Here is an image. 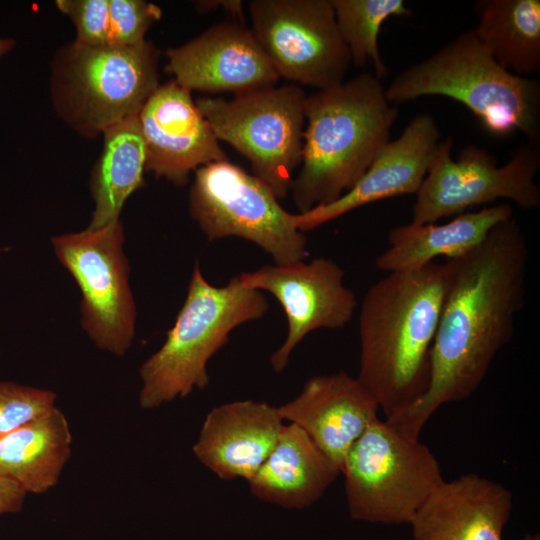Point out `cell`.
Here are the masks:
<instances>
[{
    "instance_id": "obj_1",
    "label": "cell",
    "mask_w": 540,
    "mask_h": 540,
    "mask_svg": "<svg viewBox=\"0 0 540 540\" xmlns=\"http://www.w3.org/2000/svg\"><path fill=\"white\" fill-rule=\"evenodd\" d=\"M528 246L518 221L495 226L476 247L448 259L447 284L431 350L426 392L385 419L400 434L419 439L444 404L467 399L514 335L526 295Z\"/></svg>"
},
{
    "instance_id": "obj_2",
    "label": "cell",
    "mask_w": 540,
    "mask_h": 540,
    "mask_svg": "<svg viewBox=\"0 0 540 540\" xmlns=\"http://www.w3.org/2000/svg\"><path fill=\"white\" fill-rule=\"evenodd\" d=\"M447 284L445 263L391 272L366 291L359 312L356 376L390 418L426 392Z\"/></svg>"
},
{
    "instance_id": "obj_3",
    "label": "cell",
    "mask_w": 540,
    "mask_h": 540,
    "mask_svg": "<svg viewBox=\"0 0 540 540\" xmlns=\"http://www.w3.org/2000/svg\"><path fill=\"white\" fill-rule=\"evenodd\" d=\"M301 168L291 187L299 213L329 204L366 172L391 140L398 109L381 79L362 73L306 96Z\"/></svg>"
},
{
    "instance_id": "obj_4",
    "label": "cell",
    "mask_w": 540,
    "mask_h": 540,
    "mask_svg": "<svg viewBox=\"0 0 540 540\" xmlns=\"http://www.w3.org/2000/svg\"><path fill=\"white\" fill-rule=\"evenodd\" d=\"M385 93L392 104L424 96L451 98L468 108L489 133L520 132L527 142L540 145V82L501 67L473 29L400 72Z\"/></svg>"
},
{
    "instance_id": "obj_5",
    "label": "cell",
    "mask_w": 540,
    "mask_h": 540,
    "mask_svg": "<svg viewBox=\"0 0 540 540\" xmlns=\"http://www.w3.org/2000/svg\"><path fill=\"white\" fill-rule=\"evenodd\" d=\"M268 307L263 292L245 287L238 275L218 287L208 282L196 262L163 345L141 365L140 406L152 409L206 388L211 357L236 327L262 318Z\"/></svg>"
},
{
    "instance_id": "obj_6",
    "label": "cell",
    "mask_w": 540,
    "mask_h": 540,
    "mask_svg": "<svg viewBox=\"0 0 540 540\" xmlns=\"http://www.w3.org/2000/svg\"><path fill=\"white\" fill-rule=\"evenodd\" d=\"M159 59V49L147 40L124 47L63 44L50 66L53 108L75 133L96 138L139 114L160 85Z\"/></svg>"
},
{
    "instance_id": "obj_7",
    "label": "cell",
    "mask_w": 540,
    "mask_h": 540,
    "mask_svg": "<svg viewBox=\"0 0 540 540\" xmlns=\"http://www.w3.org/2000/svg\"><path fill=\"white\" fill-rule=\"evenodd\" d=\"M341 473L350 517L382 524H410L444 481L438 460L425 444L380 418L350 447Z\"/></svg>"
},
{
    "instance_id": "obj_8",
    "label": "cell",
    "mask_w": 540,
    "mask_h": 540,
    "mask_svg": "<svg viewBox=\"0 0 540 540\" xmlns=\"http://www.w3.org/2000/svg\"><path fill=\"white\" fill-rule=\"evenodd\" d=\"M306 96L301 86L289 84L195 103L216 138L247 158L253 175L279 200L290 193L301 164Z\"/></svg>"
},
{
    "instance_id": "obj_9",
    "label": "cell",
    "mask_w": 540,
    "mask_h": 540,
    "mask_svg": "<svg viewBox=\"0 0 540 540\" xmlns=\"http://www.w3.org/2000/svg\"><path fill=\"white\" fill-rule=\"evenodd\" d=\"M188 209L209 241L237 237L269 254L275 264L305 261L307 238L271 189L253 174L218 161L195 171Z\"/></svg>"
},
{
    "instance_id": "obj_10",
    "label": "cell",
    "mask_w": 540,
    "mask_h": 540,
    "mask_svg": "<svg viewBox=\"0 0 540 540\" xmlns=\"http://www.w3.org/2000/svg\"><path fill=\"white\" fill-rule=\"evenodd\" d=\"M452 147L450 136L440 141L416 193L412 223H435L498 199L511 200L524 210L540 207V188L535 180L540 168V145H520L504 165H498L493 154L476 145L463 147L453 160Z\"/></svg>"
},
{
    "instance_id": "obj_11",
    "label": "cell",
    "mask_w": 540,
    "mask_h": 540,
    "mask_svg": "<svg viewBox=\"0 0 540 540\" xmlns=\"http://www.w3.org/2000/svg\"><path fill=\"white\" fill-rule=\"evenodd\" d=\"M124 241L120 220L51 239L57 259L81 290L83 329L98 348L118 356L130 348L136 323Z\"/></svg>"
},
{
    "instance_id": "obj_12",
    "label": "cell",
    "mask_w": 540,
    "mask_h": 540,
    "mask_svg": "<svg viewBox=\"0 0 540 540\" xmlns=\"http://www.w3.org/2000/svg\"><path fill=\"white\" fill-rule=\"evenodd\" d=\"M251 31L279 75L318 90L344 82L351 56L331 0H254Z\"/></svg>"
},
{
    "instance_id": "obj_13",
    "label": "cell",
    "mask_w": 540,
    "mask_h": 540,
    "mask_svg": "<svg viewBox=\"0 0 540 540\" xmlns=\"http://www.w3.org/2000/svg\"><path fill=\"white\" fill-rule=\"evenodd\" d=\"M238 277L245 287L273 295L285 312L287 335L270 357L276 373L287 367L291 353L306 335L346 326L357 307L354 292L344 283V270L329 258L265 265Z\"/></svg>"
},
{
    "instance_id": "obj_14",
    "label": "cell",
    "mask_w": 540,
    "mask_h": 540,
    "mask_svg": "<svg viewBox=\"0 0 540 540\" xmlns=\"http://www.w3.org/2000/svg\"><path fill=\"white\" fill-rule=\"evenodd\" d=\"M138 119L145 145V171L184 186L191 172L228 160L191 91L174 79L154 91Z\"/></svg>"
},
{
    "instance_id": "obj_15",
    "label": "cell",
    "mask_w": 540,
    "mask_h": 540,
    "mask_svg": "<svg viewBox=\"0 0 540 540\" xmlns=\"http://www.w3.org/2000/svg\"><path fill=\"white\" fill-rule=\"evenodd\" d=\"M165 55V71L190 91L237 95L274 87L280 78L242 22L213 25Z\"/></svg>"
},
{
    "instance_id": "obj_16",
    "label": "cell",
    "mask_w": 540,
    "mask_h": 540,
    "mask_svg": "<svg viewBox=\"0 0 540 540\" xmlns=\"http://www.w3.org/2000/svg\"><path fill=\"white\" fill-rule=\"evenodd\" d=\"M440 144L434 118L421 113L390 140L357 183L335 201L294 214L303 233L356 208L386 198L415 194L421 187Z\"/></svg>"
},
{
    "instance_id": "obj_17",
    "label": "cell",
    "mask_w": 540,
    "mask_h": 540,
    "mask_svg": "<svg viewBox=\"0 0 540 540\" xmlns=\"http://www.w3.org/2000/svg\"><path fill=\"white\" fill-rule=\"evenodd\" d=\"M339 469L361 434L378 419L379 406L357 377L344 370L309 378L300 393L277 407Z\"/></svg>"
},
{
    "instance_id": "obj_18",
    "label": "cell",
    "mask_w": 540,
    "mask_h": 540,
    "mask_svg": "<svg viewBox=\"0 0 540 540\" xmlns=\"http://www.w3.org/2000/svg\"><path fill=\"white\" fill-rule=\"evenodd\" d=\"M283 421L266 402H228L208 412L192 451L220 479L248 482L276 445Z\"/></svg>"
},
{
    "instance_id": "obj_19",
    "label": "cell",
    "mask_w": 540,
    "mask_h": 540,
    "mask_svg": "<svg viewBox=\"0 0 540 540\" xmlns=\"http://www.w3.org/2000/svg\"><path fill=\"white\" fill-rule=\"evenodd\" d=\"M512 493L475 473L444 480L412 518L413 540H501Z\"/></svg>"
},
{
    "instance_id": "obj_20",
    "label": "cell",
    "mask_w": 540,
    "mask_h": 540,
    "mask_svg": "<svg viewBox=\"0 0 540 540\" xmlns=\"http://www.w3.org/2000/svg\"><path fill=\"white\" fill-rule=\"evenodd\" d=\"M341 474L296 424H284L273 450L248 481L260 500L302 509L319 500Z\"/></svg>"
},
{
    "instance_id": "obj_21",
    "label": "cell",
    "mask_w": 540,
    "mask_h": 540,
    "mask_svg": "<svg viewBox=\"0 0 540 540\" xmlns=\"http://www.w3.org/2000/svg\"><path fill=\"white\" fill-rule=\"evenodd\" d=\"M513 217L508 203L463 212L444 224L410 222L392 228L389 246L375 261L386 273L421 268L438 256L448 259L463 255L480 244L499 223Z\"/></svg>"
},
{
    "instance_id": "obj_22",
    "label": "cell",
    "mask_w": 540,
    "mask_h": 540,
    "mask_svg": "<svg viewBox=\"0 0 540 540\" xmlns=\"http://www.w3.org/2000/svg\"><path fill=\"white\" fill-rule=\"evenodd\" d=\"M72 435L56 407L0 436V476L26 493L54 487L71 454Z\"/></svg>"
},
{
    "instance_id": "obj_23",
    "label": "cell",
    "mask_w": 540,
    "mask_h": 540,
    "mask_svg": "<svg viewBox=\"0 0 540 540\" xmlns=\"http://www.w3.org/2000/svg\"><path fill=\"white\" fill-rule=\"evenodd\" d=\"M103 149L90 179L95 207L87 228L97 229L116 220L128 197L144 186L145 145L138 115L103 132Z\"/></svg>"
},
{
    "instance_id": "obj_24",
    "label": "cell",
    "mask_w": 540,
    "mask_h": 540,
    "mask_svg": "<svg viewBox=\"0 0 540 540\" xmlns=\"http://www.w3.org/2000/svg\"><path fill=\"white\" fill-rule=\"evenodd\" d=\"M474 10L473 31L501 67L522 77L539 73V0H479Z\"/></svg>"
},
{
    "instance_id": "obj_25",
    "label": "cell",
    "mask_w": 540,
    "mask_h": 540,
    "mask_svg": "<svg viewBox=\"0 0 540 540\" xmlns=\"http://www.w3.org/2000/svg\"><path fill=\"white\" fill-rule=\"evenodd\" d=\"M55 5L72 21L74 40L91 46L139 44L162 16L159 6L144 0H57Z\"/></svg>"
},
{
    "instance_id": "obj_26",
    "label": "cell",
    "mask_w": 540,
    "mask_h": 540,
    "mask_svg": "<svg viewBox=\"0 0 540 540\" xmlns=\"http://www.w3.org/2000/svg\"><path fill=\"white\" fill-rule=\"evenodd\" d=\"M331 3L351 63L358 68L371 63L374 75L379 79L385 77L388 68L378 47L381 26L390 17L411 15V9L403 0H331Z\"/></svg>"
},
{
    "instance_id": "obj_27",
    "label": "cell",
    "mask_w": 540,
    "mask_h": 540,
    "mask_svg": "<svg viewBox=\"0 0 540 540\" xmlns=\"http://www.w3.org/2000/svg\"><path fill=\"white\" fill-rule=\"evenodd\" d=\"M55 401L51 390L0 381V436L48 412Z\"/></svg>"
},
{
    "instance_id": "obj_28",
    "label": "cell",
    "mask_w": 540,
    "mask_h": 540,
    "mask_svg": "<svg viewBox=\"0 0 540 540\" xmlns=\"http://www.w3.org/2000/svg\"><path fill=\"white\" fill-rule=\"evenodd\" d=\"M26 492L15 482L0 476V515L22 509Z\"/></svg>"
},
{
    "instance_id": "obj_29",
    "label": "cell",
    "mask_w": 540,
    "mask_h": 540,
    "mask_svg": "<svg viewBox=\"0 0 540 540\" xmlns=\"http://www.w3.org/2000/svg\"><path fill=\"white\" fill-rule=\"evenodd\" d=\"M197 9L200 12L214 11L222 8L226 13L240 18L243 22V4L240 0H209L196 2Z\"/></svg>"
},
{
    "instance_id": "obj_30",
    "label": "cell",
    "mask_w": 540,
    "mask_h": 540,
    "mask_svg": "<svg viewBox=\"0 0 540 540\" xmlns=\"http://www.w3.org/2000/svg\"><path fill=\"white\" fill-rule=\"evenodd\" d=\"M16 45L11 37H0V59L8 54Z\"/></svg>"
},
{
    "instance_id": "obj_31",
    "label": "cell",
    "mask_w": 540,
    "mask_h": 540,
    "mask_svg": "<svg viewBox=\"0 0 540 540\" xmlns=\"http://www.w3.org/2000/svg\"><path fill=\"white\" fill-rule=\"evenodd\" d=\"M523 540H540L539 535H526Z\"/></svg>"
}]
</instances>
